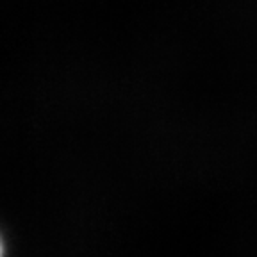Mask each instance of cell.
<instances>
[{
	"instance_id": "6da1fadb",
	"label": "cell",
	"mask_w": 257,
	"mask_h": 257,
	"mask_svg": "<svg viewBox=\"0 0 257 257\" xmlns=\"http://www.w3.org/2000/svg\"><path fill=\"white\" fill-rule=\"evenodd\" d=\"M0 257H2V241H0Z\"/></svg>"
}]
</instances>
